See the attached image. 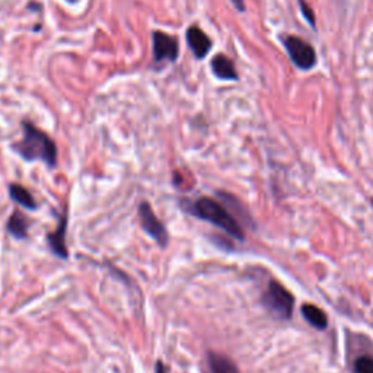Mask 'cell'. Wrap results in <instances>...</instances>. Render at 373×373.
<instances>
[{"label": "cell", "mask_w": 373, "mask_h": 373, "mask_svg": "<svg viewBox=\"0 0 373 373\" xmlns=\"http://www.w3.org/2000/svg\"><path fill=\"white\" fill-rule=\"evenodd\" d=\"M179 207L186 215L204 222H209L217 226L219 229H222L234 239L244 241L245 234L242 231V226L234 217V215L219 201L210 197H200L196 200H181Z\"/></svg>", "instance_id": "cell-1"}, {"label": "cell", "mask_w": 373, "mask_h": 373, "mask_svg": "<svg viewBox=\"0 0 373 373\" xmlns=\"http://www.w3.org/2000/svg\"><path fill=\"white\" fill-rule=\"evenodd\" d=\"M23 140L13 144L15 152L27 162L43 160L49 168H56L57 146L54 140L28 121L23 122Z\"/></svg>", "instance_id": "cell-2"}, {"label": "cell", "mask_w": 373, "mask_h": 373, "mask_svg": "<svg viewBox=\"0 0 373 373\" xmlns=\"http://www.w3.org/2000/svg\"><path fill=\"white\" fill-rule=\"evenodd\" d=\"M261 303L273 317L282 321H289L293 315L295 298L279 282L272 280L261 296Z\"/></svg>", "instance_id": "cell-3"}, {"label": "cell", "mask_w": 373, "mask_h": 373, "mask_svg": "<svg viewBox=\"0 0 373 373\" xmlns=\"http://www.w3.org/2000/svg\"><path fill=\"white\" fill-rule=\"evenodd\" d=\"M139 219L143 231L146 232L162 250H165L170 244V234L162 220L155 215L152 206L148 201H143L139 206Z\"/></svg>", "instance_id": "cell-4"}, {"label": "cell", "mask_w": 373, "mask_h": 373, "mask_svg": "<svg viewBox=\"0 0 373 373\" xmlns=\"http://www.w3.org/2000/svg\"><path fill=\"white\" fill-rule=\"evenodd\" d=\"M284 47L290 58H292V61L299 69L309 70L315 66L317 53L312 47H310V44L306 43V41L298 37H287L284 39Z\"/></svg>", "instance_id": "cell-5"}, {"label": "cell", "mask_w": 373, "mask_h": 373, "mask_svg": "<svg viewBox=\"0 0 373 373\" xmlns=\"http://www.w3.org/2000/svg\"><path fill=\"white\" fill-rule=\"evenodd\" d=\"M152 51H153V60L156 63L160 61H177L179 56V47L178 41L168 35L167 32L155 31L152 35Z\"/></svg>", "instance_id": "cell-6"}, {"label": "cell", "mask_w": 373, "mask_h": 373, "mask_svg": "<svg viewBox=\"0 0 373 373\" xmlns=\"http://www.w3.org/2000/svg\"><path fill=\"white\" fill-rule=\"evenodd\" d=\"M68 212L60 216V220L57 223V227L47 235V242L50 246V251L60 260H68L69 251L66 245V232H68Z\"/></svg>", "instance_id": "cell-7"}, {"label": "cell", "mask_w": 373, "mask_h": 373, "mask_svg": "<svg viewBox=\"0 0 373 373\" xmlns=\"http://www.w3.org/2000/svg\"><path fill=\"white\" fill-rule=\"evenodd\" d=\"M186 44L191 49L196 58L201 60L212 50V39L206 35L204 31H201L198 27H190L186 30L185 34Z\"/></svg>", "instance_id": "cell-8"}, {"label": "cell", "mask_w": 373, "mask_h": 373, "mask_svg": "<svg viewBox=\"0 0 373 373\" xmlns=\"http://www.w3.org/2000/svg\"><path fill=\"white\" fill-rule=\"evenodd\" d=\"M210 66H212L215 76L222 80H236L238 79V73H236L235 65L232 63V60L227 58L223 54L215 56Z\"/></svg>", "instance_id": "cell-9"}, {"label": "cell", "mask_w": 373, "mask_h": 373, "mask_svg": "<svg viewBox=\"0 0 373 373\" xmlns=\"http://www.w3.org/2000/svg\"><path fill=\"white\" fill-rule=\"evenodd\" d=\"M28 229H30V222L27 216H24V213H20L19 210H15L6 223L8 234L15 239L23 241L28 238Z\"/></svg>", "instance_id": "cell-10"}, {"label": "cell", "mask_w": 373, "mask_h": 373, "mask_svg": "<svg viewBox=\"0 0 373 373\" xmlns=\"http://www.w3.org/2000/svg\"><path fill=\"white\" fill-rule=\"evenodd\" d=\"M9 197L19 206L25 207L28 210H37L38 204L34 196L20 184H9Z\"/></svg>", "instance_id": "cell-11"}, {"label": "cell", "mask_w": 373, "mask_h": 373, "mask_svg": "<svg viewBox=\"0 0 373 373\" xmlns=\"http://www.w3.org/2000/svg\"><path fill=\"white\" fill-rule=\"evenodd\" d=\"M302 315L308 321L309 325H312L314 328H317L320 331H324L328 327V318L324 314V310L315 305H310V303L303 305L302 306Z\"/></svg>", "instance_id": "cell-12"}, {"label": "cell", "mask_w": 373, "mask_h": 373, "mask_svg": "<svg viewBox=\"0 0 373 373\" xmlns=\"http://www.w3.org/2000/svg\"><path fill=\"white\" fill-rule=\"evenodd\" d=\"M207 360H209L212 373H239L236 365L229 358H226L225 355L210 351Z\"/></svg>", "instance_id": "cell-13"}, {"label": "cell", "mask_w": 373, "mask_h": 373, "mask_svg": "<svg viewBox=\"0 0 373 373\" xmlns=\"http://www.w3.org/2000/svg\"><path fill=\"white\" fill-rule=\"evenodd\" d=\"M355 373H373V358L360 356L355 362Z\"/></svg>", "instance_id": "cell-14"}, {"label": "cell", "mask_w": 373, "mask_h": 373, "mask_svg": "<svg viewBox=\"0 0 373 373\" xmlns=\"http://www.w3.org/2000/svg\"><path fill=\"white\" fill-rule=\"evenodd\" d=\"M299 5H301V8H302V13H303V16L306 18L308 23H309L310 25H312V27H315V15L312 13V11H310V9L308 8V5L305 4V0H299Z\"/></svg>", "instance_id": "cell-15"}, {"label": "cell", "mask_w": 373, "mask_h": 373, "mask_svg": "<svg viewBox=\"0 0 373 373\" xmlns=\"http://www.w3.org/2000/svg\"><path fill=\"white\" fill-rule=\"evenodd\" d=\"M155 373H168V369H167V366H165V363L162 360H158L155 363Z\"/></svg>", "instance_id": "cell-16"}, {"label": "cell", "mask_w": 373, "mask_h": 373, "mask_svg": "<svg viewBox=\"0 0 373 373\" xmlns=\"http://www.w3.org/2000/svg\"><path fill=\"white\" fill-rule=\"evenodd\" d=\"M231 2L235 5V8L239 12H244L245 11V2H244V0H231Z\"/></svg>", "instance_id": "cell-17"}, {"label": "cell", "mask_w": 373, "mask_h": 373, "mask_svg": "<svg viewBox=\"0 0 373 373\" xmlns=\"http://www.w3.org/2000/svg\"><path fill=\"white\" fill-rule=\"evenodd\" d=\"M66 2H69V4H76L77 0H66Z\"/></svg>", "instance_id": "cell-18"}, {"label": "cell", "mask_w": 373, "mask_h": 373, "mask_svg": "<svg viewBox=\"0 0 373 373\" xmlns=\"http://www.w3.org/2000/svg\"><path fill=\"white\" fill-rule=\"evenodd\" d=\"M372 207H373V198H372Z\"/></svg>", "instance_id": "cell-19"}]
</instances>
